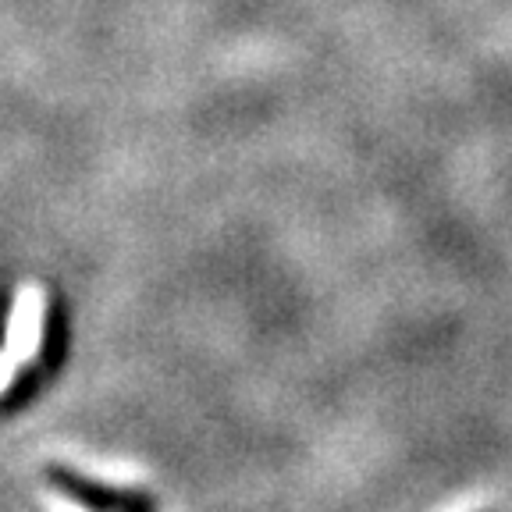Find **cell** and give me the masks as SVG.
Returning a JSON list of instances; mask_svg holds the SVG:
<instances>
[{"label": "cell", "mask_w": 512, "mask_h": 512, "mask_svg": "<svg viewBox=\"0 0 512 512\" xmlns=\"http://www.w3.org/2000/svg\"><path fill=\"white\" fill-rule=\"evenodd\" d=\"M40 328H43V306H40V292L36 288H25L22 299H18V313L11 320V335H8V349L0 352V392L11 384L18 363H29L40 349Z\"/></svg>", "instance_id": "6da1fadb"}]
</instances>
